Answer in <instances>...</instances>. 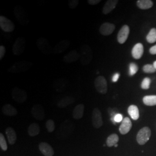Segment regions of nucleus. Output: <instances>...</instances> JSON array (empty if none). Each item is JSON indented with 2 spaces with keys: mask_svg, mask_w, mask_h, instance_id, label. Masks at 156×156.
Here are the masks:
<instances>
[{
  "mask_svg": "<svg viewBox=\"0 0 156 156\" xmlns=\"http://www.w3.org/2000/svg\"><path fill=\"white\" fill-rule=\"evenodd\" d=\"M33 66V63L31 62L22 60L15 62L11 67H10L8 71L9 73H23L27 71L29 68Z\"/></svg>",
  "mask_w": 156,
  "mask_h": 156,
  "instance_id": "nucleus-1",
  "label": "nucleus"
},
{
  "mask_svg": "<svg viewBox=\"0 0 156 156\" xmlns=\"http://www.w3.org/2000/svg\"><path fill=\"white\" fill-rule=\"evenodd\" d=\"M80 62L83 66L89 65L93 58V51L87 44L82 45L80 48Z\"/></svg>",
  "mask_w": 156,
  "mask_h": 156,
  "instance_id": "nucleus-2",
  "label": "nucleus"
},
{
  "mask_svg": "<svg viewBox=\"0 0 156 156\" xmlns=\"http://www.w3.org/2000/svg\"><path fill=\"white\" fill-rule=\"evenodd\" d=\"M13 12L18 22L20 24L26 26L29 23L28 16L22 6L19 5L15 6Z\"/></svg>",
  "mask_w": 156,
  "mask_h": 156,
  "instance_id": "nucleus-3",
  "label": "nucleus"
},
{
  "mask_svg": "<svg viewBox=\"0 0 156 156\" xmlns=\"http://www.w3.org/2000/svg\"><path fill=\"white\" fill-rule=\"evenodd\" d=\"M37 45L39 50L45 55H50L53 51L49 41L44 37L37 39Z\"/></svg>",
  "mask_w": 156,
  "mask_h": 156,
  "instance_id": "nucleus-4",
  "label": "nucleus"
},
{
  "mask_svg": "<svg viewBox=\"0 0 156 156\" xmlns=\"http://www.w3.org/2000/svg\"><path fill=\"white\" fill-rule=\"evenodd\" d=\"M12 97L17 102L22 104L24 102L27 98V93L24 90L19 89L17 87L12 90Z\"/></svg>",
  "mask_w": 156,
  "mask_h": 156,
  "instance_id": "nucleus-5",
  "label": "nucleus"
},
{
  "mask_svg": "<svg viewBox=\"0 0 156 156\" xmlns=\"http://www.w3.org/2000/svg\"><path fill=\"white\" fill-rule=\"evenodd\" d=\"M95 88L100 94H105L108 91V83L106 79L103 76L97 77L94 80Z\"/></svg>",
  "mask_w": 156,
  "mask_h": 156,
  "instance_id": "nucleus-6",
  "label": "nucleus"
},
{
  "mask_svg": "<svg viewBox=\"0 0 156 156\" xmlns=\"http://www.w3.org/2000/svg\"><path fill=\"white\" fill-rule=\"evenodd\" d=\"M26 47V41L22 37L17 38L12 46V52L16 56H20L24 51Z\"/></svg>",
  "mask_w": 156,
  "mask_h": 156,
  "instance_id": "nucleus-7",
  "label": "nucleus"
},
{
  "mask_svg": "<svg viewBox=\"0 0 156 156\" xmlns=\"http://www.w3.org/2000/svg\"><path fill=\"white\" fill-rule=\"evenodd\" d=\"M151 136V129L147 127H145L139 131L136 135V140L140 145H144L149 140Z\"/></svg>",
  "mask_w": 156,
  "mask_h": 156,
  "instance_id": "nucleus-8",
  "label": "nucleus"
},
{
  "mask_svg": "<svg viewBox=\"0 0 156 156\" xmlns=\"http://www.w3.org/2000/svg\"><path fill=\"white\" fill-rule=\"evenodd\" d=\"M0 27L6 33H11L13 31L15 26L13 22L4 16H0Z\"/></svg>",
  "mask_w": 156,
  "mask_h": 156,
  "instance_id": "nucleus-9",
  "label": "nucleus"
},
{
  "mask_svg": "<svg viewBox=\"0 0 156 156\" xmlns=\"http://www.w3.org/2000/svg\"><path fill=\"white\" fill-rule=\"evenodd\" d=\"M92 124L95 128H100L103 124L102 113L100 109L95 108L92 113Z\"/></svg>",
  "mask_w": 156,
  "mask_h": 156,
  "instance_id": "nucleus-10",
  "label": "nucleus"
},
{
  "mask_svg": "<svg viewBox=\"0 0 156 156\" xmlns=\"http://www.w3.org/2000/svg\"><path fill=\"white\" fill-rule=\"evenodd\" d=\"M31 114L35 119L38 120H43L45 117V113L43 106L40 104L34 105L31 109Z\"/></svg>",
  "mask_w": 156,
  "mask_h": 156,
  "instance_id": "nucleus-11",
  "label": "nucleus"
},
{
  "mask_svg": "<svg viewBox=\"0 0 156 156\" xmlns=\"http://www.w3.org/2000/svg\"><path fill=\"white\" fill-rule=\"evenodd\" d=\"M129 34V26L126 24L123 26L117 34V42L120 44H124L126 42L127 39H128Z\"/></svg>",
  "mask_w": 156,
  "mask_h": 156,
  "instance_id": "nucleus-12",
  "label": "nucleus"
},
{
  "mask_svg": "<svg viewBox=\"0 0 156 156\" xmlns=\"http://www.w3.org/2000/svg\"><path fill=\"white\" fill-rule=\"evenodd\" d=\"M115 28L116 26L114 24L105 22L101 24L99 31L101 35L104 36H108L113 33Z\"/></svg>",
  "mask_w": 156,
  "mask_h": 156,
  "instance_id": "nucleus-13",
  "label": "nucleus"
},
{
  "mask_svg": "<svg viewBox=\"0 0 156 156\" xmlns=\"http://www.w3.org/2000/svg\"><path fill=\"white\" fill-rule=\"evenodd\" d=\"M69 45L70 41L69 40H62L54 47L53 52L54 54H61L67 50Z\"/></svg>",
  "mask_w": 156,
  "mask_h": 156,
  "instance_id": "nucleus-14",
  "label": "nucleus"
},
{
  "mask_svg": "<svg viewBox=\"0 0 156 156\" xmlns=\"http://www.w3.org/2000/svg\"><path fill=\"white\" fill-rule=\"evenodd\" d=\"M68 80L64 78H60L55 80L53 84V88L56 92H62L67 89Z\"/></svg>",
  "mask_w": 156,
  "mask_h": 156,
  "instance_id": "nucleus-15",
  "label": "nucleus"
},
{
  "mask_svg": "<svg viewBox=\"0 0 156 156\" xmlns=\"http://www.w3.org/2000/svg\"><path fill=\"white\" fill-rule=\"evenodd\" d=\"M80 58V54L76 50L70 51L63 57V61L66 63H71L76 62Z\"/></svg>",
  "mask_w": 156,
  "mask_h": 156,
  "instance_id": "nucleus-16",
  "label": "nucleus"
},
{
  "mask_svg": "<svg viewBox=\"0 0 156 156\" xmlns=\"http://www.w3.org/2000/svg\"><path fill=\"white\" fill-rule=\"evenodd\" d=\"M132 123L129 118L126 117L123 119L122 123L119 127V131L122 135L127 134L132 128Z\"/></svg>",
  "mask_w": 156,
  "mask_h": 156,
  "instance_id": "nucleus-17",
  "label": "nucleus"
},
{
  "mask_svg": "<svg viewBox=\"0 0 156 156\" xmlns=\"http://www.w3.org/2000/svg\"><path fill=\"white\" fill-rule=\"evenodd\" d=\"M144 46L141 43H138L134 45L133 48L132 49L131 54L132 56L135 59L138 60L140 59L144 54Z\"/></svg>",
  "mask_w": 156,
  "mask_h": 156,
  "instance_id": "nucleus-18",
  "label": "nucleus"
},
{
  "mask_svg": "<svg viewBox=\"0 0 156 156\" xmlns=\"http://www.w3.org/2000/svg\"><path fill=\"white\" fill-rule=\"evenodd\" d=\"M39 149L45 156H53L55 154L52 147L46 142H41L39 145Z\"/></svg>",
  "mask_w": 156,
  "mask_h": 156,
  "instance_id": "nucleus-19",
  "label": "nucleus"
},
{
  "mask_svg": "<svg viewBox=\"0 0 156 156\" xmlns=\"http://www.w3.org/2000/svg\"><path fill=\"white\" fill-rule=\"evenodd\" d=\"M119 2L118 0H108L106 2L102 9V13L104 15H107L112 11L117 5Z\"/></svg>",
  "mask_w": 156,
  "mask_h": 156,
  "instance_id": "nucleus-20",
  "label": "nucleus"
},
{
  "mask_svg": "<svg viewBox=\"0 0 156 156\" xmlns=\"http://www.w3.org/2000/svg\"><path fill=\"white\" fill-rule=\"evenodd\" d=\"M84 105L83 104H78L75 107L73 112V118L75 120H79L83 116Z\"/></svg>",
  "mask_w": 156,
  "mask_h": 156,
  "instance_id": "nucleus-21",
  "label": "nucleus"
},
{
  "mask_svg": "<svg viewBox=\"0 0 156 156\" xmlns=\"http://www.w3.org/2000/svg\"><path fill=\"white\" fill-rule=\"evenodd\" d=\"M2 112L4 115L8 116H15L17 114L16 109L9 104L2 106Z\"/></svg>",
  "mask_w": 156,
  "mask_h": 156,
  "instance_id": "nucleus-22",
  "label": "nucleus"
},
{
  "mask_svg": "<svg viewBox=\"0 0 156 156\" xmlns=\"http://www.w3.org/2000/svg\"><path fill=\"white\" fill-rule=\"evenodd\" d=\"M5 133L9 144L13 145L17 140L16 133L15 131L12 127H8L6 129Z\"/></svg>",
  "mask_w": 156,
  "mask_h": 156,
  "instance_id": "nucleus-23",
  "label": "nucleus"
},
{
  "mask_svg": "<svg viewBox=\"0 0 156 156\" xmlns=\"http://www.w3.org/2000/svg\"><path fill=\"white\" fill-rule=\"evenodd\" d=\"M75 102V98L70 96L65 97L62 98L61 100L59 101L57 103V106L60 108H64L69 105L72 104Z\"/></svg>",
  "mask_w": 156,
  "mask_h": 156,
  "instance_id": "nucleus-24",
  "label": "nucleus"
},
{
  "mask_svg": "<svg viewBox=\"0 0 156 156\" xmlns=\"http://www.w3.org/2000/svg\"><path fill=\"white\" fill-rule=\"evenodd\" d=\"M128 113L129 116L134 120H138L140 117V112L138 108L135 105H131L128 107Z\"/></svg>",
  "mask_w": 156,
  "mask_h": 156,
  "instance_id": "nucleus-25",
  "label": "nucleus"
},
{
  "mask_svg": "<svg viewBox=\"0 0 156 156\" xmlns=\"http://www.w3.org/2000/svg\"><path fill=\"white\" fill-rule=\"evenodd\" d=\"M136 5L140 9L146 10L151 8L153 5V2L151 0H138Z\"/></svg>",
  "mask_w": 156,
  "mask_h": 156,
  "instance_id": "nucleus-26",
  "label": "nucleus"
},
{
  "mask_svg": "<svg viewBox=\"0 0 156 156\" xmlns=\"http://www.w3.org/2000/svg\"><path fill=\"white\" fill-rule=\"evenodd\" d=\"M40 127L36 123H32L28 127V134L31 136H35L39 134Z\"/></svg>",
  "mask_w": 156,
  "mask_h": 156,
  "instance_id": "nucleus-27",
  "label": "nucleus"
},
{
  "mask_svg": "<svg viewBox=\"0 0 156 156\" xmlns=\"http://www.w3.org/2000/svg\"><path fill=\"white\" fill-rule=\"evenodd\" d=\"M143 102L147 106L156 105V95H146L143 98Z\"/></svg>",
  "mask_w": 156,
  "mask_h": 156,
  "instance_id": "nucleus-28",
  "label": "nucleus"
},
{
  "mask_svg": "<svg viewBox=\"0 0 156 156\" xmlns=\"http://www.w3.org/2000/svg\"><path fill=\"white\" fill-rule=\"evenodd\" d=\"M119 138L117 134H113L109 135L106 140V145L108 147H112L117 144Z\"/></svg>",
  "mask_w": 156,
  "mask_h": 156,
  "instance_id": "nucleus-29",
  "label": "nucleus"
},
{
  "mask_svg": "<svg viewBox=\"0 0 156 156\" xmlns=\"http://www.w3.org/2000/svg\"><path fill=\"white\" fill-rule=\"evenodd\" d=\"M146 41L150 44H153L156 42V28L151 29L146 36Z\"/></svg>",
  "mask_w": 156,
  "mask_h": 156,
  "instance_id": "nucleus-30",
  "label": "nucleus"
},
{
  "mask_svg": "<svg viewBox=\"0 0 156 156\" xmlns=\"http://www.w3.org/2000/svg\"><path fill=\"white\" fill-rule=\"evenodd\" d=\"M138 66L134 62H131L129 65V75L132 76L135 75L138 71Z\"/></svg>",
  "mask_w": 156,
  "mask_h": 156,
  "instance_id": "nucleus-31",
  "label": "nucleus"
},
{
  "mask_svg": "<svg viewBox=\"0 0 156 156\" xmlns=\"http://www.w3.org/2000/svg\"><path fill=\"white\" fill-rule=\"evenodd\" d=\"M46 127L49 133H52L55 129V122L51 119L47 120L46 123Z\"/></svg>",
  "mask_w": 156,
  "mask_h": 156,
  "instance_id": "nucleus-32",
  "label": "nucleus"
},
{
  "mask_svg": "<svg viewBox=\"0 0 156 156\" xmlns=\"http://www.w3.org/2000/svg\"><path fill=\"white\" fill-rule=\"evenodd\" d=\"M143 71L146 73H156V69L151 64H146L143 67Z\"/></svg>",
  "mask_w": 156,
  "mask_h": 156,
  "instance_id": "nucleus-33",
  "label": "nucleus"
},
{
  "mask_svg": "<svg viewBox=\"0 0 156 156\" xmlns=\"http://www.w3.org/2000/svg\"><path fill=\"white\" fill-rule=\"evenodd\" d=\"M151 79L149 78H145L144 79L141 83V88L144 90H147L150 88Z\"/></svg>",
  "mask_w": 156,
  "mask_h": 156,
  "instance_id": "nucleus-34",
  "label": "nucleus"
},
{
  "mask_svg": "<svg viewBox=\"0 0 156 156\" xmlns=\"http://www.w3.org/2000/svg\"><path fill=\"white\" fill-rule=\"evenodd\" d=\"M0 147L2 151H6L8 149V146L5 137L2 133L0 134Z\"/></svg>",
  "mask_w": 156,
  "mask_h": 156,
  "instance_id": "nucleus-35",
  "label": "nucleus"
},
{
  "mask_svg": "<svg viewBox=\"0 0 156 156\" xmlns=\"http://www.w3.org/2000/svg\"><path fill=\"white\" fill-rule=\"evenodd\" d=\"M79 4V1L78 0H69L68 1V5L70 9H75Z\"/></svg>",
  "mask_w": 156,
  "mask_h": 156,
  "instance_id": "nucleus-36",
  "label": "nucleus"
},
{
  "mask_svg": "<svg viewBox=\"0 0 156 156\" xmlns=\"http://www.w3.org/2000/svg\"><path fill=\"white\" fill-rule=\"evenodd\" d=\"M113 120V122H115V123H119V122H121L123 121V116L122 115L120 114V113H118L116 114L114 117L112 118Z\"/></svg>",
  "mask_w": 156,
  "mask_h": 156,
  "instance_id": "nucleus-37",
  "label": "nucleus"
},
{
  "mask_svg": "<svg viewBox=\"0 0 156 156\" xmlns=\"http://www.w3.org/2000/svg\"><path fill=\"white\" fill-rule=\"evenodd\" d=\"M5 47L3 45L0 46V60H2L5 54Z\"/></svg>",
  "mask_w": 156,
  "mask_h": 156,
  "instance_id": "nucleus-38",
  "label": "nucleus"
},
{
  "mask_svg": "<svg viewBox=\"0 0 156 156\" xmlns=\"http://www.w3.org/2000/svg\"><path fill=\"white\" fill-rule=\"evenodd\" d=\"M101 0H88L87 2L88 4L91 5H95L100 2Z\"/></svg>",
  "mask_w": 156,
  "mask_h": 156,
  "instance_id": "nucleus-39",
  "label": "nucleus"
},
{
  "mask_svg": "<svg viewBox=\"0 0 156 156\" xmlns=\"http://www.w3.org/2000/svg\"><path fill=\"white\" fill-rule=\"evenodd\" d=\"M119 77H120V74H119V73H115L113 75V77H112V82H116L117 80H119Z\"/></svg>",
  "mask_w": 156,
  "mask_h": 156,
  "instance_id": "nucleus-40",
  "label": "nucleus"
},
{
  "mask_svg": "<svg viewBox=\"0 0 156 156\" xmlns=\"http://www.w3.org/2000/svg\"><path fill=\"white\" fill-rule=\"evenodd\" d=\"M149 52L151 55H156V45L151 47L149 49Z\"/></svg>",
  "mask_w": 156,
  "mask_h": 156,
  "instance_id": "nucleus-41",
  "label": "nucleus"
},
{
  "mask_svg": "<svg viewBox=\"0 0 156 156\" xmlns=\"http://www.w3.org/2000/svg\"><path fill=\"white\" fill-rule=\"evenodd\" d=\"M153 66H154V67L155 68V69H156V61H155V62H153Z\"/></svg>",
  "mask_w": 156,
  "mask_h": 156,
  "instance_id": "nucleus-42",
  "label": "nucleus"
},
{
  "mask_svg": "<svg viewBox=\"0 0 156 156\" xmlns=\"http://www.w3.org/2000/svg\"><path fill=\"white\" fill-rule=\"evenodd\" d=\"M115 147H117V144H116V145H115Z\"/></svg>",
  "mask_w": 156,
  "mask_h": 156,
  "instance_id": "nucleus-43",
  "label": "nucleus"
}]
</instances>
